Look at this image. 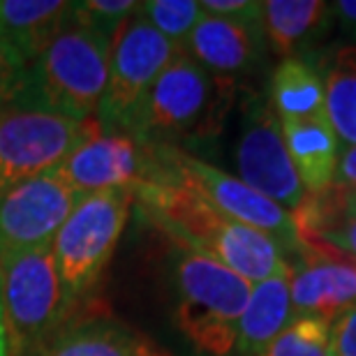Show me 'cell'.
Returning a JSON list of instances; mask_svg holds the SVG:
<instances>
[{"mask_svg":"<svg viewBox=\"0 0 356 356\" xmlns=\"http://www.w3.org/2000/svg\"><path fill=\"white\" fill-rule=\"evenodd\" d=\"M132 195L148 222L176 245L220 261L250 284L289 273V261L273 238L213 209L188 185L169 178L162 165L158 181L139 185Z\"/></svg>","mask_w":356,"mask_h":356,"instance_id":"6da1fadb","label":"cell"},{"mask_svg":"<svg viewBox=\"0 0 356 356\" xmlns=\"http://www.w3.org/2000/svg\"><path fill=\"white\" fill-rule=\"evenodd\" d=\"M111 38L72 17L21 72L7 106L74 120L97 118L109 81Z\"/></svg>","mask_w":356,"mask_h":356,"instance_id":"7a4b0ae2","label":"cell"},{"mask_svg":"<svg viewBox=\"0 0 356 356\" xmlns=\"http://www.w3.org/2000/svg\"><path fill=\"white\" fill-rule=\"evenodd\" d=\"M234 99L236 81L211 74L178 49L146 92L127 132L151 146L202 144L222 132Z\"/></svg>","mask_w":356,"mask_h":356,"instance_id":"3957f363","label":"cell"},{"mask_svg":"<svg viewBox=\"0 0 356 356\" xmlns=\"http://www.w3.org/2000/svg\"><path fill=\"white\" fill-rule=\"evenodd\" d=\"M176 324L197 352L229 356L252 284L220 261L176 245L172 261Z\"/></svg>","mask_w":356,"mask_h":356,"instance_id":"277c9868","label":"cell"},{"mask_svg":"<svg viewBox=\"0 0 356 356\" xmlns=\"http://www.w3.org/2000/svg\"><path fill=\"white\" fill-rule=\"evenodd\" d=\"M132 204V190L83 195L54 236V259L67 310L95 289L125 229Z\"/></svg>","mask_w":356,"mask_h":356,"instance_id":"5b68a950","label":"cell"},{"mask_svg":"<svg viewBox=\"0 0 356 356\" xmlns=\"http://www.w3.org/2000/svg\"><path fill=\"white\" fill-rule=\"evenodd\" d=\"M0 315L14 356L40 352L63 324L67 305L51 243L0 257Z\"/></svg>","mask_w":356,"mask_h":356,"instance_id":"8992f818","label":"cell"},{"mask_svg":"<svg viewBox=\"0 0 356 356\" xmlns=\"http://www.w3.org/2000/svg\"><path fill=\"white\" fill-rule=\"evenodd\" d=\"M155 153L160 158L162 172L174 181L188 185L190 190H195L213 209H218L236 222H243L266 234L268 238H273L280 245L284 257L301 254V241H298L294 218L282 206L259 195L238 176L227 174L222 169L213 167L211 162L190 155L183 148L155 146Z\"/></svg>","mask_w":356,"mask_h":356,"instance_id":"52a82bcc","label":"cell"},{"mask_svg":"<svg viewBox=\"0 0 356 356\" xmlns=\"http://www.w3.org/2000/svg\"><path fill=\"white\" fill-rule=\"evenodd\" d=\"M97 127V118L74 120L26 106H0V195L56 169Z\"/></svg>","mask_w":356,"mask_h":356,"instance_id":"ba28073f","label":"cell"},{"mask_svg":"<svg viewBox=\"0 0 356 356\" xmlns=\"http://www.w3.org/2000/svg\"><path fill=\"white\" fill-rule=\"evenodd\" d=\"M176 51L178 47L134 12L111 38L109 81L97 111V123L104 130H130L139 104Z\"/></svg>","mask_w":356,"mask_h":356,"instance_id":"9c48e42d","label":"cell"},{"mask_svg":"<svg viewBox=\"0 0 356 356\" xmlns=\"http://www.w3.org/2000/svg\"><path fill=\"white\" fill-rule=\"evenodd\" d=\"M238 178L259 195L294 213L308 197L282 139V125L268 97L250 95L236 141Z\"/></svg>","mask_w":356,"mask_h":356,"instance_id":"30bf717a","label":"cell"},{"mask_svg":"<svg viewBox=\"0 0 356 356\" xmlns=\"http://www.w3.org/2000/svg\"><path fill=\"white\" fill-rule=\"evenodd\" d=\"M56 174L83 197L153 183L160 176V160L155 146L144 144L125 130H104L99 125L56 167Z\"/></svg>","mask_w":356,"mask_h":356,"instance_id":"8fae6325","label":"cell"},{"mask_svg":"<svg viewBox=\"0 0 356 356\" xmlns=\"http://www.w3.org/2000/svg\"><path fill=\"white\" fill-rule=\"evenodd\" d=\"M79 195L56 174L33 176L0 195V257L51 243Z\"/></svg>","mask_w":356,"mask_h":356,"instance_id":"7c38bea8","label":"cell"},{"mask_svg":"<svg viewBox=\"0 0 356 356\" xmlns=\"http://www.w3.org/2000/svg\"><path fill=\"white\" fill-rule=\"evenodd\" d=\"M289 296L294 317L333 322L356 303V264L301 248L298 264H289Z\"/></svg>","mask_w":356,"mask_h":356,"instance_id":"4fadbf2b","label":"cell"},{"mask_svg":"<svg viewBox=\"0 0 356 356\" xmlns=\"http://www.w3.org/2000/svg\"><path fill=\"white\" fill-rule=\"evenodd\" d=\"M264 44L261 28L236 24V21L204 12L185 42L183 51L211 74L238 83V76L250 74L259 65Z\"/></svg>","mask_w":356,"mask_h":356,"instance_id":"5bb4252c","label":"cell"},{"mask_svg":"<svg viewBox=\"0 0 356 356\" xmlns=\"http://www.w3.org/2000/svg\"><path fill=\"white\" fill-rule=\"evenodd\" d=\"M291 218L301 248L356 264V190L331 185L324 192L308 195Z\"/></svg>","mask_w":356,"mask_h":356,"instance_id":"9a60e30c","label":"cell"},{"mask_svg":"<svg viewBox=\"0 0 356 356\" xmlns=\"http://www.w3.org/2000/svg\"><path fill=\"white\" fill-rule=\"evenodd\" d=\"M40 356H172L141 336L139 331L109 317H86L76 322H63L47 343Z\"/></svg>","mask_w":356,"mask_h":356,"instance_id":"2e32d148","label":"cell"},{"mask_svg":"<svg viewBox=\"0 0 356 356\" xmlns=\"http://www.w3.org/2000/svg\"><path fill=\"white\" fill-rule=\"evenodd\" d=\"M331 28V3L322 0H268L261 7L264 42L282 58L315 54Z\"/></svg>","mask_w":356,"mask_h":356,"instance_id":"e0dca14e","label":"cell"},{"mask_svg":"<svg viewBox=\"0 0 356 356\" xmlns=\"http://www.w3.org/2000/svg\"><path fill=\"white\" fill-rule=\"evenodd\" d=\"M282 139L287 146L298 178L308 195H317L333 185L340 158V139L326 116L305 120H280Z\"/></svg>","mask_w":356,"mask_h":356,"instance_id":"ac0fdd59","label":"cell"},{"mask_svg":"<svg viewBox=\"0 0 356 356\" xmlns=\"http://www.w3.org/2000/svg\"><path fill=\"white\" fill-rule=\"evenodd\" d=\"M291 319L294 308L289 296V273L252 284L250 298L238 322L234 352L238 356H259Z\"/></svg>","mask_w":356,"mask_h":356,"instance_id":"d6986e66","label":"cell"},{"mask_svg":"<svg viewBox=\"0 0 356 356\" xmlns=\"http://www.w3.org/2000/svg\"><path fill=\"white\" fill-rule=\"evenodd\" d=\"M72 3L58 0H0V42L28 65L65 26Z\"/></svg>","mask_w":356,"mask_h":356,"instance_id":"ffe728a7","label":"cell"},{"mask_svg":"<svg viewBox=\"0 0 356 356\" xmlns=\"http://www.w3.org/2000/svg\"><path fill=\"white\" fill-rule=\"evenodd\" d=\"M324 79V116L343 146H356V44L308 54Z\"/></svg>","mask_w":356,"mask_h":356,"instance_id":"44dd1931","label":"cell"},{"mask_svg":"<svg viewBox=\"0 0 356 356\" xmlns=\"http://www.w3.org/2000/svg\"><path fill=\"white\" fill-rule=\"evenodd\" d=\"M268 102L280 120L324 116V79L310 56L280 60L270 76Z\"/></svg>","mask_w":356,"mask_h":356,"instance_id":"7402d4cb","label":"cell"},{"mask_svg":"<svg viewBox=\"0 0 356 356\" xmlns=\"http://www.w3.org/2000/svg\"><path fill=\"white\" fill-rule=\"evenodd\" d=\"M259 356H333L331 322L319 317H294Z\"/></svg>","mask_w":356,"mask_h":356,"instance_id":"603a6c76","label":"cell"},{"mask_svg":"<svg viewBox=\"0 0 356 356\" xmlns=\"http://www.w3.org/2000/svg\"><path fill=\"white\" fill-rule=\"evenodd\" d=\"M137 12L178 49L185 47L199 19L204 17L202 3L197 0H148L139 3Z\"/></svg>","mask_w":356,"mask_h":356,"instance_id":"cb8c5ba5","label":"cell"},{"mask_svg":"<svg viewBox=\"0 0 356 356\" xmlns=\"http://www.w3.org/2000/svg\"><path fill=\"white\" fill-rule=\"evenodd\" d=\"M137 7L139 3L132 0H83V3H72V17L81 26L113 38V33L137 12Z\"/></svg>","mask_w":356,"mask_h":356,"instance_id":"d4e9b609","label":"cell"},{"mask_svg":"<svg viewBox=\"0 0 356 356\" xmlns=\"http://www.w3.org/2000/svg\"><path fill=\"white\" fill-rule=\"evenodd\" d=\"M261 7L264 3H254V0H204L202 3V10L206 14L252 28H261Z\"/></svg>","mask_w":356,"mask_h":356,"instance_id":"484cf974","label":"cell"},{"mask_svg":"<svg viewBox=\"0 0 356 356\" xmlns=\"http://www.w3.org/2000/svg\"><path fill=\"white\" fill-rule=\"evenodd\" d=\"M333 356H356V303L331 322Z\"/></svg>","mask_w":356,"mask_h":356,"instance_id":"4316f807","label":"cell"},{"mask_svg":"<svg viewBox=\"0 0 356 356\" xmlns=\"http://www.w3.org/2000/svg\"><path fill=\"white\" fill-rule=\"evenodd\" d=\"M24 67H26L24 58H21L12 47L0 42V106H5L10 102L14 86H17Z\"/></svg>","mask_w":356,"mask_h":356,"instance_id":"83f0119b","label":"cell"},{"mask_svg":"<svg viewBox=\"0 0 356 356\" xmlns=\"http://www.w3.org/2000/svg\"><path fill=\"white\" fill-rule=\"evenodd\" d=\"M333 28H338L347 40L345 44H356V0H336L331 3Z\"/></svg>","mask_w":356,"mask_h":356,"instance_id":"f1b7e54d","label":"cell"},{"mask_svg":"<svg viewBox=\"0 0 356 356\" xmlns=\"http://www.w3.org/2000/svg\"><path fill=\"white\" fill-rule=\"evenodd\" d=\"M333 185L356 190V146H343V148H340V158H338Z\"/></svg>","mask_w":356,"mask_h":356,"instance_id":"f546056e","label":"cell"},{"mask_svg":"<svg viewBox=\"0 0 356 356\" xmlns=\"http://www.w3.org/2000/svg\"><path fill=\"white\" fill-rule=\"evenodd\" d=\"M0 356H10V350H7L5 329H3V315H0Z\"/></svg>","mask_w":356,"mask_h":356,"instance_id":"4dcf8cb0","label":"cell"}]
</instances>
